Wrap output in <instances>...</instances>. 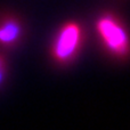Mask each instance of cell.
<instances>
[{
    "label": "cell",
    "mask_w": 130,
    "mask_h": 130,
    "mask_svg": "<svg viewBox=\"0 0 130 130\" xmlns=\"http://www.w3.org/2000/svg\"><path fill=\"white\" fill-rule=\"evenodd\" d=\"M97 29L108 50L119 56H127L130 52L128 32L117 18L110 15L99 18Z\"/></svg>",
    "instance_id": "6da1fadb"
},
{
    "label": "cell",
    "mask_w": 130,
    "mask_h": 130,
    "mask_svg": "<svg viewBox=\"0 0 130 130\" xmlns=\"http://www.w3.org/2000/svg\"><path fill=\"white\" fill-rule=\"evenodd\" d=\"M81 41V29L76 23H67L62 27L54 45L55 58L58 62H67L76 53Z\"/></svg>",
    "instance_id": "7a4b0ae2"
},
{
    "label": "cell",
    "mask_w": 130,
    "mask_h": 130,
    "mask_svg": "<svg viewBox=\"0 0 130 130\" xmlns=\"http://www.w3.org/2000/svg\"><path fill=\"white\" fill-rule=\"evenodd\" d=\"M21 25L14 18H8L0 24V42L11 45L16 42L21 36Z\"/></svg>",
    "instance_id": "3957f363"
},
{
    "label": "cell",
    "mask_w": 130,
    "mask_h": 130,
    "mask_svg": "<svg viewBox=\"0 0 130 130\" xmlns=\"http://www.w3.org/2000/svg\"><path fill=\"white\" fill-rule=\"evenodd\" d=\"M1 70H5V59L0 56V71Z\"/></svg>",
    "instance_id": "277c9868"
}]
</instances>
